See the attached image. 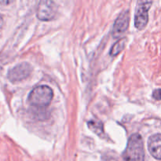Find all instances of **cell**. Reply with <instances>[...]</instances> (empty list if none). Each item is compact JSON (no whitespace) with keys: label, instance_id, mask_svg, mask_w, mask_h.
<instances>
[{"label":"cell","instance_id":"cell-1","mask_svg":"<svg viewBox=\"0 0 161 161\" xmlns=\"http://www.w3.org/2000/svg\"><path fill=\"white\" fill-rule=\"evenodd\" d=\"M123 157L125 161H144V145L139 134H134L129 138Z\"/></svg>","mask_w":161,"mask_h":161},{"label":"cell","instance_id":"cell-2","mask_svg":"<svg viewBox=\"0 0 161 161\" xmlns=\"http://www.w3.org/2000/svg\"><path fill=\"white\" fill-rule=\"evenodd\" d=\"M53 97V90L47 85L36 86L30 92L28 101L35 107H46L50 103Z\"/></svg>","mask_w":161,"mask_h":161},{"label":"cell","instance_id":"cell-3","mask_svg":"<svg viewBox=\"0 0 161 161\" xmlns=\"http://www.w3.org/2000/svg\"><path fill=\"white\" fill-rule=\"evenodd\" d=\"M58 9L56 3L53 1L43 0L39 3L37 6V17L41 20H52L55 17Z\"/></svg>","mask_w":161,"mask_h":161},{"label":"cell","instance_id":"cell-4","mask_svg":"<svg viewBox=\"0 0 161 161\" xmlns=\"http://www.w3.org/2000/svg\"><path fill=\"white\" fill-rule=\"evenodd\" d=\"M152 5V2H138V7L135 14V25L138 29L142 30L146 26L149 20L148 10Z\"/></svg>","mask_w":161,"mask_h":161},{"label":"cell","instance_id":"cell-5","mask_svg":"<svg viewBox=\"0 0 161 161\" xmlns=\"http://www.w3.org/2000/svg\"><path fill=\"white\" fill-rule=\"evenodd\" d=\"M31 72V66L24 62L17 64L8 72V79L11 82H18L26 79Z\"/></svg>","mask_w":161,"mask_h":161},{"label":"cell","instance_id":"cell-6","mask_svg":"<svg viewBox=\"0 0 161 161\" xmlns=\"http://www.w3.org/2000/svg\"><path fill=\"white\" fill-rule=\"evenodd\" d=\"M130 22V14L128 10H124L118 16L115 20L113 28V36L114 37H119L124 34L127 29Z\"/></svg>","mask_w":161,"mask_h":161},{"label":"cell","instance_id":"cell-7","mask_svg":"<svg viewBox=\"0 0 161 161\" xmlns=\"http://www.w3.org/2000/svg\"><path fill=\"white\" fill-rule=\"evenodd\" d=\"M148 149L154 158L161 160V134H156L149 138Z\"/></svg>","mask_w":161,"mask_h":161},{"label":"cell","instance_id":"cell-8","mask_svg":"<svg viewBox=\"0 0 161 161\" xmlns=\"http://www.w3.org/2000/svg\"><path fill=\"white\" fill-rule=\"evenodd\" d=\"M125 39H120L116 41L114 45L112 47L111 50H110V55H112V56H116L118 53H120L123 50V49L124 48V47H125Z\"/></svg>","mask_w":161,"mask_h":161},{"label":"cell","instance_id":"cell-9","mask_svg":"<svg viewBox=\"0 0 161 161\" xmlns=\"http://www.w3.org/2000/svg\"><path fill=\"white\" fill-rule=\"evenodd\" d=\"M153 97L155 100L161 101V88L160 89H157L153 92Z\"/></svg>","mask_w":161,"mask_h":161},{"label":"cell","instance_id":"cell-10","mask_svg":"<svg viewBox=\"0 0 161 161\" xmlns=\"http://www.w3.org/2000/svg\"><path fill=\"white\" fill-rule=\"evenodd\" d=\"M3 17H2V15L0 14V30H1L2 28H3Z\"/></svg>","mask_w":161,"mask_h":161}]
</instances>
